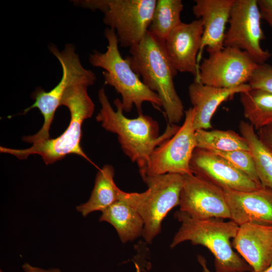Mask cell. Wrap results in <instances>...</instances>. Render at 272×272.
Masks as SVG:
<instances>
[{
  "instance_id": "cell-5",
  "label": "cell",
  "mask_w": 272,
  "mask_h": 272,
  "mask_svg": "<svg viewBox=\"0 0 272 272\" xmlns=\"http://www.w3.org/2000/svg\"><path fill=\"white\" fill-rule=\"evenodd\" d=\"M108 41L106 51L104 53L94 51L89 56L93 66L101 67L105 84L113 87L122 98L123 111L129 112L134 105L138 113L142 112L144 102H149L158 110L162 107L158 94L148 88L123 58L119 50V42L115 31L109 28L104 31Z\"/></svg>"
},
{
  "instance_id": "cell-6",
  "label": "cell",
  "mask_w": 272,
  "mask_h": 272,
  "mask_svg": "<svg viewBox=\"0 0 272 272\" xmlns=\"http://www.w3.org/2000/svg\"><path fill=\"white\" fill-rule=\"evenodd\" d=\"M148 186L141 192L122 190L119 200H123L139 213L144 223L142 236L152 243L160 233L162 222L168 213L179 206L184 176L174 173L142 176Z\"/></svg>"
},
{
  "instance_id": "cell-9",
  "label": "cell",
  "mask_w": 272,
  "mask_h": 272,
  "mask_svg": "<svg viewBox=\"0 0 272 272\" xmlns=\"http://www.w3.org/2000/svg\"><path fill=\"white\" fill-rule=\"evenodd\" d=\"M195 115L193 107L185 111L182 125L171 138L155 149L141 177L168 173L193 174L190 163L196 148L195 130L193 126Z\"/></svg>"
},
{
  "instance_id": "cell-20",
  "label": "cell",
  "mask_w": 272,
  "mask_h": 272,
  "mask_svg": "<svg viewBox=\"0 0 272 272\" xmlns=\"http://www.w3.org/2000/svg\"><path fill=\"white\" fill-rule=\"evenodd\" d=\"M114 176V169L110 165H105L99 169L89 199L76 207L84 217L95 211L102 212L119 200L122 190L116 185Z\"/></svg>"
},
{
  "instance_id": "cell-17",
  "label": "cell",
  "mask_w": 272,
  "mask_h": 272,
  "mask_svg": "<svg viewBox=\"0 0 272 272\" xmlns=\"http://www.w3.org/2000/svg\"><path fill=\"white\" fill-rule=\"evenodd\" d=\"M192 11L201 19L203 27L201 46L197 57L206 47L209 53L223 49L225 28L235 0H195Z\"/></svg>"
},
{
  "instance_id": "cell-12",
  "label": "cell",
  "mask_w": 272,
  "mask_h": 272,
  "mask_svg": "<svg viewBox=\"0 0 272 272\" xmlns=\"http://www.w3.org/2000/svg\"><path fill=\"white\" fill-rule=\"evenodd\" d=\"M183 176L179 211L196 219H231L222 189L194 174Z\"/></svg>"
},
{
  "instance_id": "cell-26",
  "label": "cell",
  "mask_w": 272,
  "mask_h": 272,
  "mask_svg": "<svg viewBox=\"0 0 272 272\" xmlns=\"http://www.w3.org/2000/svg\"><path fill=\"white\" fill-rule=\"evenodd\" d=\"M248 84L251 89L272 93V66L265 63L258 64Z\"/></svg>"
},
{
  "instance_id": "cell-1",
  "label": "cell",
  "mask_w": 272,
  "mask_h": 272,
  "mask_svg": "<svg viewBox=\"0 0 272 272\" xmlns=\"http://www.w3.org/2000/svg\"><path fill=\"white\" fill-rule=\"evenodd\" d=\"M98 96L101 108L96 120L101 122L105 130L117 135L123 153L132 162L136 163L140 174H142L155 149L174 135L180 126L167 123L165 131L159 135V124L151 116L142 112L139 113L137 118H127L123 113L120 100L117 98L113 101L116 107L115 111L103 88L99 90Z\"/></svg>"
},
{
  "instance_id": "cell-15",
  "label": "cell",
  "mask_w": 272,
  "mask_h": 272,
  "mask_svg": "<svg viewBox=\"0 0 272 272\" xmlns=\"http://www.w3.org/2000/svg\"><path fill=\"white\" fill-rule=\"evenodd\" d=\"M232 245L254 271L261 272L272 264V225H241Z\"/></svg>"
},
{
  "instance_id": "cell-13",
  "label": "cell",
  "mask_w": 272,
  "mask_h": 272,
  "mask_svg": "<svg viewBox=\"0 0 272 272\" xmlns=\"http://www.w3.org/2000/svg\"><path fill=\"white\" fill-rule=\"evenodd\" d=\"M193 174L226 191H248L262 187L223 157L196 148L190 163Z\"/></svg>"
},
{
  "instance_id": "cell-29",
  "label": "cell",
  "mask_w": 272,
  "mask_h": 272,
  "mask_svg": "<svg viewBox=\"0 0 272 272\" xmlns=\"http://www.w3.org/2000/svg\"><path fill=\"white\" fill-rule=\"evenodd\" d=\"M22 268L25 272H61L60 269L58 268H51L46 270L38 267L33 266L27 262L22 265Z\"/></svg>"
},
{
  "instance_id": "cell-24",
  "label": "cell",
  "mask_w": 272,
  "mask_h": 272,
  "mask_svg": "<svg viewBox=\"0 0 272 272\" xmlns=\"http://www.w3.org/2000/svg\"><path fill=\"white\" fill-rule=\"evenodd\" d=\"M195 134L197 148L223 152L249 151L245 139L232 130L198 129Z\"/></svg>"
},
{
  "instance_id": "cell-10",
  "label": "cell",
  "mask_w": 272,
  "mask_h": 272,
  "mask_svg": "<svg viewBox=\"0 0 272 272\" xmlns=\"http://www.w3.org/2000/svg\"><path fill=\"white\" fill-rule=\"evenodd\" d=\"M198 66L194 81L219 88H232L248 84L258 66L245 51L224 47L209 53Z\"/></svg>"
},
{
  "instance_id": "cell-4",
  "label": "cell",
  "mask_w": 272,
  "mask_h": 272,
  "mask_svg": "<svg viewBox=\"0 0 272 272\" xmlns=\"http://www.w3.org/2000/svg\"><path fill=\"white\" fill-rule=\"evenodd\" d=\"M88 87L86 84H78L71 86L65 91L61 105L69 108L71 120L67 128L60 135L35 143L26 149L1 147V152L13 155L20 160L38 154L47 165L60 160L67 155L76 154L93 163L80 146L83 123L92 116L95 108L87 92Z\"/></svg>"
},
{
  "instance_id": "cell-30",
  "label": "cell",
  "mask_w": 272,
  "mask_h": 272,
  "mask_svg": "<svg viewBox=\"0 0 272 272\" xmlns=\"http://www.w3.org/2000/svg\"><path fill=\"white\" fill-rule=\"evenodd\" d=\"M197 260L202 267L203 272H211L207 266V261L205 257L198 255Z\"/></svg>"
},
{
  "instance_id": "cell-19",
  "label": "cell",
  "mask_w": 272,
  "mask_h": 272,
  "mask_svg": "<svg viewBox=\"0 0 272 272\" xmlns=\"http://www.w3.org/2000/svg\"><path fill=\"white\" fill-rule=\"evenodd\" d=\"M101 212L100 222L113 226L122 243L132 241L142 236L143 220L135 209L126 202L119 200Z\"/></svg>"
},
{
  "instance_id": "cell-7",
  "label": "cell",
  "mask_w": 272,
  "mask_h": 272,
  "mask_svg": "<svg viewBox=\"0 0 272 272\" xmlns=\"http://www.w3.org/2000/svg\"><path fill=\"white\" fill-rule=\"evenodd\" d=\"M49 50L59 61L62 75L59 82L50 91L45 92L42 89L36 91L33 95L34 103L24 110L26 113L32 108H37L44 118L43 124L37 133L23 138V141L33 144L50 138L51 124L57 108L61 106V99L66 89L78 84L89 86L93 85L97 79L94 72L83 67L72 44H67L61 51L55 46L51 45Z\"/></svg>"
},
{
  "instance_id": "cell-32",
  "label": "cell",
  "mask_w": 272,
  "mask_h": 272,
  "mask_svg": "<svg viewBox=\"0 0 272 272\" xmlns=\"http://www.w3.org/2000/svg\"><path fill=\"white\" fill-rule=\"evenodd\" d=\"M0 272H3L2 270H0Z\"/></svg>"
},
{
  "instance_id": "cell-2",
  "label": "cell",
  "mask_w": 272,
  "mask_h": 272,
  "mask_svg": "<svg viewBox=\"0 0 272 272\" xmlns=\"http://www.w3.org/2000/svg\"><path fill=\"white\" fill-rule=\"evenodd\" d=\"M129 53L125 59L143 83L158 94L168 123H178L185 111L174 84L178 72L167 55L165 42L148 31L139 44L129 48Z\"/></svg>"
},
{
  "instance_id": "cell-3",
  "label": "cell",
  "mask_w": 272,
  "mask_h": 272,
  "mask_svg": "<svg viewBox=\"0 0 272 272\" xmlns=\"http://www.w3.org/2000/svg\"><path fill=\"white\" fill-rule=\"evenodd\" d=\"M175 217L181 226L170 244L173 248L189 241L193 245L206 247L215 257L216 272H250L252 268L233 250L231 239L237 235L239 226L222 219L199 220L177 211Z\"/></svg>"
},
{
  "instance_id": "cell-16",
  "label": "cell",
  "mask_w": 272,
  "mask_h": 272,
  "mask_svg": "<svg viewBox=\"0 0 272 272\" xmlns=\"http://www.w3.org/2000/svg\"><path fill=\"white\" fill-rule=\"evenodd\" d=\"M231 220L245 223L272 225V189L260 187L248 191H226Z\"/></svg>"
},
{
  "instance_id": "cell-31",
  "label": "cell",
  "mask_w": 272,
  "mask_h": 272,
  "mask_svg": "<svg viewBox=\"0 0 272 272\" xmlns=\"http://www.w3.org/2000/svg\"><path fill=\"white\" fill-rule=\"evenodd\" d=\"M250 272H255V271L252 270ZM261 272H272V264L269 266H268L267 268L262 271Z\"/></svg>"
},
{
  "instance_id": "cell-8",
  "label": "cell",
  "mask_w": 272,
  "mask_h": 272,
  "mask_svg": "<svg viewBox=\"0 0 272 272\" xmlns=\"http://www.w3.org/2000/svg\"><path fill=\"white\" fill-rule=\"evenodd\" d=\"M157 0H86L79 4L104 13V23L113 29L120 46L139 44L151 23Z\"/></svg>"
},
{
  "instance_id": "cell-22",
  "label": "cell",
  "mask_w": 272,
  "mask_h": 272,
  "mask_svg": "<svg viewBox=\"0 0 272 272\" xmlns=\"http://www.w3.org/2000/svg\"><path fill=\"white\" fill-rule=\"evenodd\" d=\"M243 115L256 130L272 124V93L251 89L240 93Z\"/></svg>"
},
{
  "instance_id": "cell-27",
  "label": "cell",
  "mask_w": 272,
  "mask_h": 272,
  "mask_svg": "<svg viewBox=\"0 0 272 272\" xmlns=\"http://www.w3.org/2000/svg\"><path fill=\"white\" fill-rule=\"evenodd\" d=\"M261 17L272 28V0H257Z\"/></svg>"
},
{
  "instance_id": "cell-14",
  "label": "cell",
  "mask_w": 272,
  "mask_h": 272,
  "mask_svg": "<svg viewBox=\"0 0 272 272\" xmlns=\"http://www.w3.org/2000/svg\"><path fill=\"white\" fill-rule=\"evenodd\" d=\"M203 27L201 19L189 23L181 22L170 33L165 41L167 55L177 72L188 73L194 77L202 43Z\"/></svg>"
},
{
  "instance_id": "cell-28",
  "label": "cell",
  "mask_w": 272,
  "mask_h": 272,
  "mask_svg": "<svg viewBox=\"0 0 272 272\" xmlns=\"http://www.w3.org/2000/svg\"><path fill=\"white\" fill-rule=\"evenodd\" d=\"M258 135L260 139L272 150V124L259 129Z\"/></svg>"
},
{
  "instance_id": "cell-23",
  "label": "cell",
  "mask_w": 272,
  "mask_h": 272,
  "mask_svg": "<svg viewBox=\"0 0 272 272\" xmlns=\"http://www.w3.org/2000/svg\"><path fill=\"white\" fill-rule=\"evenodd\" d=\"M183 9L181 0H157L148 31L165 42L172 30L182 22L180 15Z\"/></svg>"
},
{
  "instance_id": "cell-21",
  "label": "cell",
  "mask_w": 272,
  "mask_h": 272,
  "mask_svg": "<svg viewBox=\"0 0 272 272\" xmlns=\"http://www.w3.org/2000/svg\"><path fill=\"white\" fill-rule=\"evenodd\" d=\"M254 129L249 122L240 121V132L247 143L261 185L272 189V150L260 139Z\"/></svg>"
},
{
  "instance_id": "cell-25",
  "label": "cell",
  "mask_w": 272,
  "mask_h": 272,
  "mask_svg": "<svg viewBox=\"0 0 272 272\" xmlns=\"http://www.w3.org/2000/svg\"><path fill=\"white\" fill-rule=\"evenodd\" d=\"M210 151L226 159L235 167L247 175L259 186L262 187L256 172L252 156L249 151Z\"/></svg>"
},
{
  "instance_id": "cell-18",
  "label": "cell",
  "mask_w": 272,
  "mask_h": 272,
  "mask_svg": "<svg viewBox=\"0 0 272 272\" xmlns=\"http://www.w3.org/2000/svg\"><path fill=\"white\" fill-rule=\"evenodd\" d=\"M248 84L235 88H219L194 81L188 87V96L195 115L193 126L195 130L212 127L211 119L219 106L235 94L251 89Z\"/></svg>"
},
{
  "instance_id": "cell-11",
  "label": "cell",
  "mask_w": 272,
  "mask_h": 272,
  "mask_svg": "<svg viewBox=\"0 0 272 272\" xmlns=\"http://www.w3.org/2000/svg\"><path fill=\"white\" fill-rule=\"evenodd\" d=\"M261 19L257 0H235L224 46L245 51L258 64L265 63L272 54L260 44L264 38Z\"/></svg>"
}]
</instances>
